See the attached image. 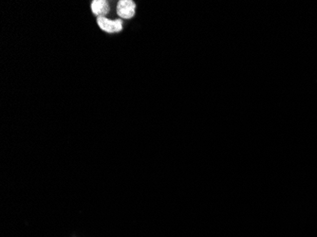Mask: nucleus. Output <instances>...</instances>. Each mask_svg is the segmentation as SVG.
Wrapping results in <instances>:
<instances>
[{"label": "nucleus", "instance_id": "nucleus-1", "mask_svg": "<svg viewBox=\"0 0 317 237\" xmlns=\"http://www.w3.org/2000/svg\"><path fill=\"white\" fill-rule=\"evenodd\" d=\"M136 4L131 0H121L117 5V13L121 18L130 19L135 15Z\"/></svg>", "mask_w": 317, "mask_h": 237}, {"label": "nucleus", "instance_id": "nucleus-2", "mask_svg": "<svg viewBox=\"0 0 317 237\" xmlns=\"http://www.w3.org/2000/svg\"><path fill=\"white\" fill-rule=\"evenodd\" d=\"M97 23L101 30L107 31L109 33L119 32L123 30V21L121 19L110 20L107 17H98Z\"/></svg>", "mask_w": 317, "mask_h": 237}, {"label": "nucleus", "instance_id": "nucleus-3", "mask_svg": "<svg viewBox=\"0 0 317 237\" xmlns=\"http://www.w3.org/2000/svg\"><path fill=\"white\" fill-rule=\"evenodd\" d=\"M91 10L98 17H106L109 13V3L105 0H94L91 3Z\"/></svg>", "mask_w": 317, "mask_h": 237}]
</instances>
